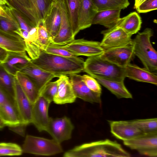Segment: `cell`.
I'll use <instances>...</instances> for the list:
<instances>
[{"label": "cell", "mask_w": 157, "mask_h": 157, "mask_svg": "<svg viewBox=\"0 0 157 157\" xmlns=\"http://www.w3.org/2000/svg\"><path fill=\"white\" fill-rule=\"evenodd\" d=\"M142 23L140 16L136 12H133L123 18H120L114 27L121 28L127 33L132 35L140 30Z\"/></svg>", "instance_id": "cell-25"}, {"label": "cell", "mask_w": 157, "mask_h": 157, "mask_svg": "<svg viewBox=\"0 0 157 157\" xmlns=\"http://www.w3.org/2000/svg\"></svg>", "instance_id": "cell-52"}, {"label": "cell", "mask_w": 157, "mask_h": 157, "mask_svg": "<svg viewBox=\"0 0 157 157\" xmlns=\"http://www.w3.org/2000/svg\"><path fill=\"white\" fill-rule=\"evenodd\" d=\"M81 78L83 81L90 90L101 94V88L100 84L95 78L87 75H84L81 76Z\"/></svg>", "instance_id": "cell-40"}, {"label": "cell", "mask_w": 157, "mask_h": 157, "mask_svg": "<svg viewBox=\"0 0 157 157\" xmlns=\"http://www.w3.org/2000/svg\"><path fill=\"white\" fill-rule=\"evenodd\" d=\"M31 62L41 69L54 75H61L78 74L83 71L84 61L81 57L72 59L49 54L42 51Z\"/></svg>", "instance_id": "cell-1"}, {"label": "cell", "mask_w": 157, "mask_h": 157, "mask_svg": "<svg viewBox=\"0 0 157 157\" xmlns=\"http://www.w3.org/2000/svg\"><path fill=\"white\" fill-rule=\"evenodd\" d=\"M112 134L123 141L130 140L144 133L130 121H109Z\"/></svg>", "instance_id": "cell-14"}, {"label": "cell", "mask_w": 157, "mask_h": 157, "mask_svg": "<svg viewBox=\"0 0 157 157\" xmlns=\"http://www.w3.org/2000/svg\"><path fill=\"white\" fill-rule=\"evenodd\" d=\"M130 148L136 150L141 155L151 157L157 156V132L143 133L130 140L123 141Z\"/></svg>", "instance_id": "cell-6"}, {"label": "cell", "mask_w": 157, "mask_h": 157, "mask_svg": "<svg viewBox=\"0 0 157 157\" xmlns=\"http://www.w3.org/2000/svg\"><path fill=\"white\" fill-rule=\"evenodd\" d=\"M15 78L22 90L33 104L40 95L35 84L29 76L20 71L17 72Z\"/></svg>", "instance_id": "cell-26"}, {"label": "cell", "mask_w": 157, "mask_h": 157, "mask_svg": "<svg viewBox=\"0 0 157 157\" xmlns=\"http://www.w3.org/2000/svg\"><path fill=\"white\" fill-rule=\"evenodd\" d=\"M147 0H135L134 6V9H136L139 5Z\"/></svg>", "instance_id": "cell-48"}, {"label": "cell", "mask_w": 157, "mask_h": 157, "mask_svg": "<svg viewBox=\"0 0 157 157\" xmlns=\"http://www.w3.org/2000/svg\"><path fill=\"white\" fill-rule=\"evenodd\" d=\"M83 71L94 78L124 81L126 78L124 67L104 60L99 56L88 57L84 61Z\"/></svg>", "instance_id": "cell-4"}, {"label": "cell", "mask_w": 157, "mask_h": 157, "mask_svg": "<svg viewBox=\"0 0 157 157\" xmlns=\"http://www.w3.org/2000/svg\"><path fill=\"white\" fill-rule=\"evenodd\" d=\"M97 7L98 11L124 9L130 3L128 0H91Z\"/></svg>", "instance_id": "cell-31"}, {"label": "cell", "mask_w": 157, "mask_h": 157, "mask_svg": "<svg viewBox=\"0 0 157 157\" xmlns=\"http://www.w3.org/2000/svg\"><path fill=\"white\" fill-rule=\"evenodd\" d=\"M9 52L0 47V63L5 61L8 56Z\"/></svg>", "instance_id": "cell-46"}, {"label": "cell", "mask_w": 157, "mask_h": 157, "mask_svg": "<svg viewBox=\"0 0 157 157\" xmlns=\"http://www.w3.org/2000/svg\"><path fill=\"white\" fill-rule=\"evenodd\" d=\"M74 128L70 119L65 116L61 118H49L46 131L59 143L70 139Z\"/></svg>", "instance_id": "cell-8"}, {"label": "cell", "mask_w": 157, "mask_h": 157, "mask_svg": "<svg viewBox=\"0 0 157 157\" xmlns=\"http://www.w3.org/2000/svg\"><path fill=\"white\" fill-rule=\"evenodd\" d=\"M58 84L57 80L48 82L40 93L41 95L51 102L58 90Z\"/></svg>", "instance_id": "cell-38"}, {"label": "cell", "mask_w": 157, "mask_h": 157, "mask_svg": "<svg viewBox=\"0 0 157 157\" xmlns=\"http://www.w3.org/2000/svg\"><path fill=\"white\" fill-rule=\"evenodd\" d=\"M22 148L24 153L40 155H52L63 151L60 143L53 139L29 135L25 136Z\"/></svg>", "instance_id": "cell-5"}, {"label": "cell", "mask_w": 157, "mask_h": 157, "mask_svg": "<svg viewBox=\"0 0 157 157\" xmlns=\"http://www.w3.org/2000/svg\"><path fill=\"white\" fill-rule=\"evenodd\" d=\"M157 9V0H147L139 5L136 9L140 13H146Z\"/></svg>", "instance_id": "cell-41"}, {"label": "cell", "mask_w": 157, "mask_h": 157, "mask_svg": "<svg viewBox=\"0 0 157 157\" xmlns=\"http://www.w3.org/2000/svg\"><path fill=\"white\" fill-rule=\"evenodd\" d=\"M51 103L40 95L33 104L32 123L40 132L47 130L50 118L48 110Z\"/></svg>", "instance_id": "cell-13"}, {"label": "cell", "mask_w": 157, "mask_h": 157, "mask_svg": "<svg viewBox=\"0 0 157 157\" xmlns=\"http://www.w3.org/2000/svg\"><path fill=\"white\" fill-rule=\"evenodd\" d=\"M0 16L5 17L10 21L16 22L12 17L6 12L4 7L1 6H0Z\"/></svg>", "instance_id": "cell-45"}, {"label": "cell", "mask_w": 157, "mask_h": 157, "mask_svg": "<svg viewBox=\"0 0 157 157\" xmlns=\"http://www.w3.org/2000/svg\"><path fill=\"white\" fill-rule=\"evenodd\" d=\"M0 121L9 127L22 124L13 102L11 100L0 105Z\"/></svg>", "instance_id": "cell-23"}, {"label": "cell", "mask_w": 157, "mask_h": 157, "mask_svg": "<svg viewBox=\"0 0 157 157\" xmlns=\"http://www.w3.org/2000/svg\"><path fill=\"white\" fill-rule=\"evenodd\" d=\"M6 0L7 5L16 10L30 26L33 27L38 26V22L33 14L17 0Z\"/></svg>", "instance_id": "cell-32"}, {"label": "cell", "mask_w": 157, "mask_h": 157, "mask_svg": "<svg viewBox=\"0 0 157 157\" xmlns=\"http://www.w3.org/2000/svg\"><path fill=\"white\" fill-rule=\"evenodd\" d=\"M44 51L47 53L62 57L72 59H77L78 57L68 50L62 48L61 45L50 43Z\"/></svg>", "instance_id": "cell-35"}, {"label": "cell", "mask_w": 157, "mask_h": 157, "mask_svg": "<svg viewBox=\"0 0 157 157\" xmlns=\"http://www.w3.org/2000/svg\"><path fill=\"white\" fill-rule=\"evenodd\" d=\"M81 76L78 74L69 75L70 79L77 98L91 103L101 104V94L90 90L82 80Z\"/></svg>", "instance_id": "cell-15"}, {"label": "cell", "mask_w": 157, "mask_h": 157, "mask_svg": "<svg viewBox=\"0 0 157 157\" xmlns=\"http://www.w3.org/2000/svg\"><path fill=\"white\" fill-rule=\"evenodd\" d=\"M64 157H129L130 154L116 141L105 139L83 144L65 152Z\"/></svg>", "instance_id": "cell-2"}, {"label": "cell", "mask_w": 157, "mask_h": 157, "mask_svg": "<svg viewBox=\"0 0 157 157\" xmlns=\"http://www.w3.org/2000/svg\"><path fill=\"white\" fill-rule=\"evenodd\" d=\"M20 71L26 75L32 80L40 94L46 85L56 77L54 75L39 68L31 61Z\"/></svg>", "instance_id": "cell-16"}, {"label": "cell", "mask_w": 157, "mask_h": 157, "mask_svg": "<svg viewBox=\"0 0 157 157\" xmlns=\"http://www.w3.org/2000/svg\"><path fill=\"white\" fill-rule=\"evenodd\" d=\"M12 99L4 91L0 88V105Z\"/></svg>", "instance_id": "cell-44"}, {"label": "cell", "mask_w": 157, "mask_h": 157, "mask_svg": "<svg viewBox=\"0 0 157 157\" xmlns=\"http://www.w3.org/2000/svg\"><path fill=\"white\" fill-rule=\"evenodd\" d=\"M38 37V26L32 27L29 32L28 37L24 41H35Z\"/></svg>", "instance_id": "cell-43"}, {"label": "cell", "mask_w": 157, "mask_h": 157, "mask_svg": "<svg viewBox=\"0 0 157 157\" xmlns=\"http://www.w3.org/2000/svg\"><path fill=\"white\" fill-rule=\"evenodd\" d=\"M132 123L144 133L157 132V119H136L130 121Z\"/></svg>", "instance_id": "cell-33"}, {"label": "cell", "mask_w": 157, "mask_h": 157, "mask_svg": "<svg viewBox=\"0 0 157 157\" xmlns=\"http://www.w3.org/2000/svg\"><path fill=\"white\" fill-rule=\"evenodd\" d=\"M61 46L78 56H83L90 57L99 56L105 50L101 46L100 42L84 39H74Z\"/></svg>", "instance_id": "cell-7"}, {"label": "cell", "mask_w": 157, "mask_h": 157, "mask_svg": "<svg viewBox=\"0 0 157 157\" xmlns=\"http://www.w3.org/2000/svg\"><path fill=\"white\" fill-rule=\"evenodd\" d=\"M103 37L100 44L104 50L127 46L132 44V35L121 28L114 27L102 31Z\"/></svg>", "instance_id": "cell-9"}, {"label": "cell", "mask_w": 157, "mask_h": 157, "mask_svg": "<svg viewBox=\"0 0 157 157\" xmlns=\"http://www.w3.org/2000/svg\"><path fill=\"white\" fill-rule=\"evenodd\" d=\"M132 44L127 46L105 50L99 56L102 59L117 66L124 67L135 57Z\"/></svg>", "instance_id": "cell-12"}, {"label": "cell", "mask_w": 157, "mask_h": 157, "mask_svg": "<svg viewBox=\"0 0 157 157\" xmlns=\"http://www.w3.org/2000/svg\"><path fill=\"white\" fill-rule=\"evenodd\" d=\"M19 29V26L16 22L0 16V29L10 34H17L15 32Z\"/></svg>", "instance_id": "cell-39"}, {"label": "cell", "mask_w": 157, "mask_h": 157, "mask_svg": "<svg viewBox=\"0 0 157 157\" xmlns=\"http://www.w3.org/2000/svg\"><path fill=\"white\" fill-rule=\"evenodd\" d=\"M0 47L9 52H26L24 39L17 34L5 32L0 29Z\"/></svg>", "instance_id": "cell-21"}, {"label": "cell", "mask_w": 157, "mask_h": 157, "mask_svg": "<svg viewBox=\"0 0 157 157\" xmlns=\"http://www.w3.org/2000/svg\"><path fill=\"white\" fill-rule=\"evenodd\" d=\"M4 6L3 7L4 9L17 23L20 28L29 32L33 27L28 23L19 13L15 9L8 6Z\"/></svg>", "instance_id": "cell-36"}, {"label": "cell", "mask_w": 157, "mask_h": 157, "mask_svg": "<svg viewBox=\"0 0 157 157\" xmlns=\"http://www.w3.org/2000/svg\"><path fill=\"white\" fill-rule=\"evenodd\" d=\"M13 102L22 124L32 123L33 104L25 94L15 78Z\"/></svg>", "instance_id": "cell-10"}, {"label": "cell", "mask_w": 157, "mask_h": 157, "mask_svg": "<svg viewBox=\"0 0 157 157\" xmlns=\"http://www.w3.org/2000/svg\"><path fill=\"white\" fill-rule=\"evenodd\" d=\"M61 13V22L59 31L50 43L56 45H63L75 39L70 22L66 0H58Z\"/></svg>", "instance_id": "cell-11"}, {"label": "cell", "mask_w": 157, "mask_h": 157, "mask_svg": "<svg viewBox=\"0 0 157 157\" xmlns=\"http://www.w3.org/2000/svg\"><path fill=\"white\" fill-rule=\"evenodd\" d=\"M98 12L91 0H81L78 17L80 30L89 28L92 25L93 20Z\"/></svg>", "instance_id": "cell-19"}, {"label": "cell", "mask_w": 157, "mask_h": 157, "mask_svg": "<svg viewBox=\"0 0 157 157\" xmlns=\"http://www.w3.org/2000/svg\"><path fill=\"white\" fill-rule=\"evenodd\" d=\"M37 42L42 51L50 43L48 32L44 22H39L38 25Z\"/></svg>", "instance_id": "cell-37"}, {"label": "cell", "mask_w": 157, "mask_h": 157, "mask_svg": "<svg viewBox=\"0 0 157 157\" xmlns=\"http://www.w3.org/2000/svg\"><path fill=\"white\" fill-rule=\"evenodd\" d=\"M26 126L24 124H21L16 126L9 127V128L10 130L19 135L22 137H24L25 135Z\"/></svg>", "instance_id": "cell-42"}, {"label": "cell", "mask_w": 157, "mask_h": 157, "mask_svg": "<svg viewBox=\"0 0 157 157\" xmlns=\"http://www.w3.org/2000/svg\"><path fill=\"white\" fill-rule=\"evenodd\" d=\"M22 147L12 143H0V156H19L23 153Z\"/></svg>", "instance_id": "cell-34"}, {"label": "cell", "mask_w": 157, "mask_h": 157, "mask_svg": "<svg viewBox=\"0 0 157 157\" xmlns=\"http://www.w3.org/2000/svg\"><path fill=\"white\" fill-rule=\"evenodd\" d=\"M0 5L2 6L7 5V2L6 0H0Z\"/></svg>", "instance_id": "cell-49"}, {"label": "cell", "mask_w": 157, "mask_h": 157, "mask_svg": "<svg viewBox=\"0 0 157 157\" xmlns=\"http://www.w3.org/2000/svg\"><path fill=\"white\" fill-rule=\"evenodd\" d=\"M121 9H113L98 11L94 17L92 25L99 24L108 29L114 28L120 18Z\"/></svg>", "instance_id": "cell-24"}, {"label": "cell", "mask_w": 157, "mask_h": 157, "mask_svg": "<svg viewBox=\"0 0 157 157\" xmlns=\"http://www.w3.org/2000/svg\"><path fill=\"white\" fill-rule=\"evenodd\" d=\"M31 61V59L28 56L26 52H9L6 59L1 63L9 72L15 76L17 71H20Z\"/></svg>", "instance_id": "cell-22"}, {"label": "cell", "mask_w": 157, "mask_h": 157, "mask_svg": "<svg viewBox=\"0 0 157 157\" xmlns=\"http://www.w3.org/2000/svg\"><path fill=\"white\" fill-rule=\"evenodd\" d=\"M17 0L24 7H25L30 12H31L34 16V15L33 13V11H32L31 5H30V2L29 0Z\"/></svg>", "instance_id": "cell-47"}, {"label": "cell", "mask_w": 157, "mask_h": 157, "mask_svg": "<svg viewBox=\"0 0 157 157\" xmlns=\"http://www.w3.org/2000/svg\"><path fill=\"white\" fill-rule=\"evenodd\" d=\"M118 98H132V94L125 86L124 81H117L100 78H95Z\"/></svg>", "instance_id": "cell-27"}, {"label": "cell", "mask_w": 157, "mask_h": 157, "mask_svg": "<svg viewBox=\"0 0 157 157\" xmlns=\"http://www.w3.org/2000/svg\"><path fill=\"white\" fill-rule=\"evenodd\" d=\"M33 13L38 23L44 19L53 4L57 0H29Z\"/></svg>", "instance_id": "cell-28"}, {"label": "cell", "mask_w": 157, "mask_h": 157, "mask_svg": "<svg viewBox=\"0 0 157 157\" xmlns=\"http://www.w3.org/2000/svg\"><path fill=\"white\" fill-rule=\"evenodd\" d=\"M125 77L136 81L157 84V73L130 63L124 67Z\"/></svg>", "instance_id": "cell-18"}, {"label": "cell", "mask_w": 157, "mask_h": 157, "mask_svg": "<svg viewBox=\"0 0 157 157\" xmlns=\"http://www.w3.org/2000/svg\"><path fill=\"white\" fill-rule=\"evenodd\" d=\"M66 0L72 33L75 37L80 31L78 25V17L81 0Z\"/></svg>", "instance_id": "cell-30"}, {"label": "cell", "mask_w": 157, "mask_h": 157, "mask_svg": "<svg viewBox=\"0 0 157 157\" xmlns=\"http://www.w3.org/2000/svg\"><path fill=\"white\" fill-rule=\"evenodd\" d=\"M15 76L9 72L0 63V88L13 100Z\"/></svg>", "instance_id": "cell-29"}, {"label": "cell", "mask_w": 157, "mask_h": 157, "mask_svg": "<svg viewBox=\"0 0 157 157\" xmlns=\"http://www.w3.org/2000/svg\"><path fill=\"white\" fill-rule=\"evenodd\" d=\"M58 84L57 93L53 101L57 104L74 102L77 98L69 78L67 75H61L57 80Z\"/></svg>", "instance_id": "cell-17"}, {"label": "cell", "mask_w": 157, "mask_h": 157, "mask_svg": "<svg viewBox=\"0 0 157 157\" xmlns=\"http://www.w3.org/2000/svg\"><path fill=\"white\" fill-rule=\"evenodd\" d=\"M61 18V11L57 0L52 6L44 21L50 40L57 35L60 28Z\"/></svg>", "instance_id": "cell-20"}, {"label": "cell", "mask_w": 157, "mask_h": 157, "mask_svg": "<svg viewBox=\"0 0 157 157\" xmlns=\"http://www.w3.org/2000/svg\"><path fill=\"white\" fill-rule=\"evenodd\" d=\"M4 125L0 121V129L3 128Z\"/></svg>", "instance_id": "cell-50"}, {"label": "cell", "mask_w": 157, "mask_h": 157, "mask_svg": "<svg viewBox=\"0 0 157 157\" xmlns=\"http://www.w3.org/2000/svg\"><path fill=\"white\" fill-rule=\"evenodd\" d=\"M153 34L151 29L146 28L133 39L132 46L135 55L140 60L144 67L157 73V52L150 40Z\"/></svg>", "instance_id": "cell-3"}, {"label": "cell", "mask_w": 157, "mask_h": 157, "mask_svg": "<svg viewBox=\"0 0 157 157\" xmlns=\"http://www.w3.org/2000/svg\"><path fill=\"white\" fill-rule=\"evenodd\" d=\"M0 6H1V5H0Z\"/></svg>", "instance_id": "cell-51"}]
</instances>
